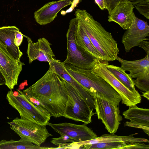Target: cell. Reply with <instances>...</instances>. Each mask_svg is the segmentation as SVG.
I'll return each mask as SVG.
<instances>
[{
	"instance_id": "obj_7",
	"label": "cell",
	"mask_w": 149,
	"mask_h": 149,
	"mask_svg": "<svg viewBox=\"0 0 149 149\" xmlns=\"http://www.w3.org/2000/svg\"><path fill=\"white\" fill-rule=\"evenodd\" d=\"M91 70L104 80L118 93L122 104L129 107L141 102V98L139 93L131 91L118 80L107 69L104 61L96 59Z\"/></svg>"
},
{
	"instance_id": "obj_8",
	"label": "cell",
	"mask_w": 149,
	"mask_h": 149,
	"mask_svg": "<svg viewBox=\"0 0 149 149\" xmlns=\"http://www.w3.org/2000/svg\"><path fill=\"white\" fill-rule=\"evenodd\" d=\"M10 127L22 139L38 146L45 142L47 139L52 136L46 125L38 124L29 120L16 118L8 123Z\"/></svg>"
},
{
	"instance_id": "obj_26",
	"label": "cell",
	"mask_w": 149,
	"mask_h": 149,
	"mask_svg": "<svg viewBox=\"0 0 149 149\" xmlns=\"http://www.w3.org/2000/svg\"><path fill=\"white\" fill-rule=\"evenodd\" d=\"M134 6L141 14L149 19V0H144Z\"/></svg>"
},
{
	"instance_id": "obj_12",
	"label": "cell",
	"mask_w": 149,
	"mask_h": 149,
	"mask_svg": "<svg viewBox=\"0 0 149 149\" xmlns=\"http://www.w3.org/2000/svg\"><path fill=\"white\" fill-rule=\"evenodd\" d=\"M24 65L23 62L16 60L0 48V70L5 79V85L10 90L17 84L19 76Z\"/></svg>"
},
{
	"instance_id": "obj_9",
	"label": "cell",
	"mask_w": 149,
	"mask_h": 149,
	"mask_svg": "<svg viewBox=\"0 0 149 149\" xmlns=\"http://www.w3.org/2000/svg\"><path fill=\"white\" fill-rule=\"evenodd\" d=\"M67 55L64 64L69 63L77 67L85 69H91L97 59L76 43L72 27L69 22L66 33Z\"/></svg>"
},
{
	"instance_id": "obj_5",
	"label": "cell",
	"mask_w": 149,
	"mask_h": 149,
	"mask_svg": "<svg viewBox=\"0 0 149 149\" xmlns=\"http://www.w3.org/2000/svg\"><path fill=\"white\" fill-rule=\"evenodd\" d=\"M15 95L12 90L9 91L6 98L9 104L19 113L20 118L36 123L47 125L51 116L44 112L30 101L23 91L17 89Z\"/></svg>"
},
{
	"instance_id": "obj_11",
	"label": "cell",
	"mask_w": 149,
	"mask_h": 149,
	"mask_svg": "<svg viewBox=\"0 0 149 149\" xmlns=\"http://www.w3.org/2000/svg\"><path fill=\"white\" fill-rule=\"evenodd\" d=\"M47 125L60 135H67L76 142L89 140L97 137L96 134L84 123L77 125L68 123L56 124L48 122Z\"/></svg>"
},
{
	"instance_id": "obj_33",
	"label": "cell",
	"mask_w": 149,
	"mask_h": 149,
	"mask_svg": "<svg viewBox=\"0 0 149 149\" xmlns=\"http://www.w3.org/2000/svg\"><path fill=\"white\" fill-rule=\"evenodd\" d=\"M95 3L100 8L103 10L105 9V6L104 0H94Z\"/></svg>"
},
{
	"instance_id": "obj_22",
	"label": "cell",
	"mask_w": 149,
	"mask_h": 149,
	"mask_svg": "<svg viewBox=\"0 0 149 149\" xmlns=\"http://www.w3.org/2000/svg\"><path fill=\"white\" fill-rule=\"evenodd\" d=\"M105 65L110 72L120 81L131 91L138 92L135 88L133 80L121 67L109 65L108 61H104Z\"/></svg>"
},
{
	"instance_id": "obj_3",
	"label": "cell",
	"mask_w": 149,
	"mask_h": 149,
	"mask_svg": "<svg viewBox=\"0 0 149 149\" xmlns=\"http://www.w3.org/2000/svg\"><path fill=\"white\" fill-rule=\"evenodd\" d=\"M64 66L69 74L89 92L92 94L96 91L111 102L119 106L121 101L119 94L91 69L81 68L69 63L64 64Z\"/></svg>"
},
{
	"instance_id": "obj_21",
	"label": "cell",
	"mask_w": 149,
	"mask_h": 149,
	"mask_svg": "<svg viewBox=\"0 0 149 149\" xmlns=\"http://www.w3.org/2000/svg\"><path fill=\"white\" fill-rule=\"evenodd\" d=\"M137 133L127 136H118L114 134H105L100 137L91 140L80 142H72V147L74 149L80 148L86 144H91L100 142H123L127 144L136 142L148 143V140L143 138H136L134 136Z\"/></svg>"
},
{
	"instance_id": "obj_14",
	"label": "cell",
	"mask_w": 149,
	"mask_h": 149,
	"mask_svg": "<svg viewBox=\"0 0 149 149\" xmlns=\"http://www.w3.org/2000/svg\"><path fill=\"white\" fill-rule=\"evenodd\" d=\"M134 6L127 0H120L109 14L108 21L115 22L126 30L134 19Z\"/></svg>"
},
{
	"instance_id": "obj_18",
	"label": "cell",
	"mask_w": 149,
	"mask_h": 149,
	"mask_svg": "<svg viewBox=\"0 0 149 149\" xmlns=\"http://www.w3.org/2000/svg\"><path fill=\"white\" fill-rule=\"evenodd\" d=\"M116 60L120 63L123 70L130 72L128 74L132 79L149 77V52L144 58L138 60H127L118 56Z\"/></svg>"
},
{
	"instance_id": "obj_17",
	"label": "cell",
	"mask_w": 149,
	"mask_h": 149,
	"mask_svg": "<svg viewBox=\"0 0 149 149\" xmlns=\"http://www.w3.org/2000/svg\"><path fill=\"white\" fill-rule=\"evenodd\" d=\"M124 118L130 121L126 122L125 126L139 128L149 135V109L140 108L136 105L129 107L123 113Z\"/></svg>"
},
{
	"instance_id": "obj_13",
	"label": "cell",
	"mask_w": 149,
	"mask_h": 149,
	"mask_svg": "<svg viewBox=\"0 0 149 149\" xmlns=\"http://www.w3.org/2000/svg\"><path fill=\"white\" fill-rule=\"evenodd\" d=\"M23 36L26 38L28 42L26 53L29 63L37 60L48 62L49 64L55 58V55L51 48L50 43L46 38H40L36 42H33L30 38Z\"/></svg>"
},
{
	"instance_id": "obj_20",
	"label": "cell",
	"mask_w": 149,
	"mask_h": 149,
	"mask_svg": "<svg viewBox=\"0 0 149 149\" xmlns=\"http://www.w3.org/2000/svg\"><path fill=\"white\" fill-rule=\"evenodd\" d=\"M74 37L76 44L97 59L102 61V58L75 17L70 20Z\"/></svg>"
},
{
	"instance_id": "obj_15",
	"label": "cell",
	"mask_w": 149,
	"mask_h": 149,
	"mask_svg": "<svg viewBox=\"0 0 149 149\" xmlns=\"http://www.w3.org/2000/svg\"><path fill=\"white\" fill-rule=\"evenodd\" d=\"M74 0H58L47 3L34 12V17L35 21L40 25L51 23L61 10L72 4Z\"/></svg>"
},
{
	"instance_id": "obj_1",
	"label": "cell",
	"mask_w": 149,
	"mask_h": 149,
	"mask_svg": "<svg viewBox=\"0 0 149 149\" xmlns=\"http://www.w3.org/2000/svg\"><path fill=\"white\" fill-rule=\"evenodd\" d=\"M38 100L51 117L63 116L68 95L62 79L50 69L39 80L23 91Z\"/></svg>"
},
{
	"instance_id": "obj_24",
	"label": "cell",
	"mask_w": 149,
	"mask_h": 149,
	"mask_svg": "<svg viewBox=\"0 0 149 149\" xmlns=\"http://www.w3.org/2000/svg\"><path fill=\"white\" fill-rule=\"evenodd\" d=\"M127 144L126 143L123 142H100L85 145L81 147L82 148L86 149H122Z\"/></svg>"
},
{
	"instance_id": "obj_2",
	"label": "cell",
	"mask_w": 149,
	"mask_h": 149,
	"mask_svg": "<svg viewBox=\"0 0 149 149\" xmlns=\"http://www.w3.org/2000/svg\"><path fill=\"white\" fill-rule=\"evenodd\" d=\"M75 15L102 60L109 62L116 60L119 49L111 33L107 31L86 10L77 9Z\"/></svg>"
},
{
	"instance_id": "obj_32",
	"label": "cell",
	"mask_w": 149,
	"mask_h": 149,
	"mask_svg": "<svg viewBox=\"0 0 149 149\" xmlns=\"http://www.w3.org/2000/svg\"><path fill=\"white\" fill-rule=\"evenodd\" d=\"M146 40L142 42L139 45L138 47L143 49L147 54L149 52V42L148 41Z\"/></svg>"
},
{
	"instance_id": "obj_27",
	"label": "cell",
	"mask_w": 149,
	"mask_h": 149,
	"mask_svg": "<svg viewBox=\"0 0 149 149\" xmlns=\"http://www.w3.org/2000/svg\"><path fill=\"white\" fill-rule=\"evenodd\" d=\"M134 86L141 90L147 92L149 91V77H145L133 80Z\"/></svg>"
},
{
	"instance_id": "obj_25",
	"label": "cell",
	"mask_w": 149,
	"mask_h": 149,
	"mask_svg": "<svg viewBox=\"0 0 149 149\" xmlns=\"http://www.w3.org/2000/svg\"><path fill=\"white\" fill-rule=\"evenodd\" d=\"M51 142L54 145L58 146L57 148H49L48 149H58V148L67 145L68 142H76L70 137L65 135H61L58 138H53L52 139Z\"/></svg>"
},
{
	"instance_id": "obj_35",
	"label": "cell",
	"mask_w": 149,
	"mask_h": 149,
	"mask_svg": "<svg viewBox=\"0 0 149 149\" xmlns=\"http://www.w3.org/2000/svg\"><path fill=\"white\" fill-rule=\"evenodd\" d=\"M143 94L141 95L143 96L146 98L148 100H149V91L142 92Z\"/></svg>"
},
{
	"instance_id": "obj_28",
	"label": "cell",
	"mask_w": 149,
	"mask_h": 149,
	"mask_svg": "<svg viewBox=\"0 0 149 149\" xmlns=\"http://www.w3.org/2000/svg\"><path fill=\"white\" fill-rule=\"evenodd\" d=\"M120 0H104L105 9L108 11L109 14L112 9L119 3ZM133 5L144 0H127Z\"/></svg>"
},
{
	"instance_id": "obj_4",
	"label": "cell",
	"mask_w": 149,
	"mask_h": 149,
	"mask_svg": "<svg viewBox=\"0 0 149 149\" xmlns=\"http://www.w3.org/2000/svg\"><path fill=\"white\" fill-rule=\"evenodd\" d=\"M60 77L65 84L68 95V99L63 116L87 125L91 123L92 117L95 113L93 109L76 89L62 78Z\"/></svg>"
},
{
	"instance_id": "obj_6",
	"label": "cell",
	"mask_w": 149,
	"mask_h": 149,
	"mask_svg": "<svg viewBox=\"0 0 149 149\" xmlns=\"http://www.w3.org/2000/svg\"><path fill=\"white\" fill-rule=\"evenodd\" d=\"M92 93L98 119L101 120L108 132L115 133L122 120L119 106L111 102L96 91Z\"/></svg>"
},
{
	"instance_id": "obj_29",
	"label": "cell",
	"mask_w": 149,
	"mask_h": 149,
	"mask_svg": "<svg viewBox=\"0 0 149 149\" xmlns=\"http://www.w3.org/2000/svg\"><path fill=\"white\" fill-rule=\"evenodd\" d=\"M149 149V145L145 144L143 142H136L129 143L122 148V149Z\"/></svg>"
},
{
	"instance_id": "obj_23",
	"label": "cell",
	"mask_w": 149,
	"mask_h": 149,
	"mask_svg": "<svg viewBox=\"0 0 149 149\" xmlns=\"http://www.w3.org/2000/svg\"><path fill=\"white\" fill-rule=\"evenodd\" d=\"M48 147H41L21 139L18 141L2 140L0 141V149H45Z\"/></svg>"
},
{
	"instance_id": "obj_16",
	"label": "cell",
	"mask_w": 149,
	"mask_h": 149,
	"mask_svg": "<svg viewBox=\"0 0 149 149\" xmlns=\"http://www.w3.org/2000/svg\"><path fill=\"white\" fill-rule=\"evenodd\" d=\"M49 69L58 77L62 78L76 89L87 102L91 108L95 109L93 94L85 89L69 74L63 62L54 58L49 64Z\"/></svg>"
},
{
	"instance_id": "obj_31",
	"label": "cell",
	"mask_w": 149,
	"mask_h": 149,
	"mask_svg": "<svg viewBox=\"0 0 149 149\" xmlns=\"http://www.w3.org/2000/svg\"><path fill=\"white\" fill-rule=\"evenodd\" d=\"M23 35L19 29L15 31L14 43L16 46L19 47L21 45L23 41Z\"/></svg>"
},
{
	"instance_id": "obj_10",
	"label": "cell",
	"mask_w": 149,
	"mask_h": 149,
	"mask_svg": "<svg viewBox=\"0 0 149 149\" xmlns=\"http://www.w3.org/2000/svg\"><path fill=\"white\" fill-rule=\"evenodd\" d=\"M149 26L147 22L134 16L130 26L122 36L121 42L127 52L138 46L142 42L149 40Z\"/></svg>"
},
{
	"instance_id": "obj_34",
	"label": "cell",
	"mask_w": 149,
	"mask_h": 149,
	"mask_svg": "<svg viewBox=\"0 0 149 149\" xmlns=\"http://www.w3.org/2000/svg\"><path fill=\"white\" fill-rule=\"evenodd\" d=\"M6 83L5 79L0 70V85H5Z\"/></svg>"
},
{
	"instance_id": "obj_30",
	"label": "cell",
	"mask_w": 149,
	"mask_h": 149,
	"mask_svg": "<svg viewBox=\"0 0 149 149\" xmlns=\"http://www.w3.org/2000/svg\"><path fill=\"white\" fill-rule=\"evenodd\" d=\"M26 96L30 101L42 111L45 113L49 114L47 111L46 109L43 105L38 100L33 97L26 95Z\"/></svg>"
},
{
	"instance_id": "obj_19",
	"label": "cell",
	"mask_w": 149,
	"mask_h": 149,
	"mask_svg": "<svg viewBox=\"0 0 149 149\" xmlns=\"http://www.w3.org/2000/svg\"><path fill=\"white\" fill-rule=\"evenodd\" d=\"M18 29L15 26L0 27V48L19 61L23 54L14 43L15 33Z\"/></svg>"
}]
</instances>
